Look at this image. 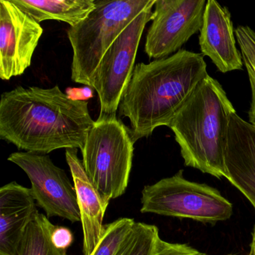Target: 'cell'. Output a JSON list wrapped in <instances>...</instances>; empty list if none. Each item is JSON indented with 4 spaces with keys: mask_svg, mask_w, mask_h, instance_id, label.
<instances>
[{
    "mask_svg": "<svg viewBox=\"0 0 255 255\" xmlns=\"http://www.w3.org/2000/svg\"><path fill=\"white\" fill-rule=\"evenodd\" d=\"M95 121L89 103L49 89L17 86L0 100V138L29 153L83 150Z\"/></svg>",
    "mask_w": 255,
    "mask_h": 255,
    "instance_id": "6da1fadb",
    "label": "cell"
},
{
    "mask_svg": "<svg viewBox=\"0 0 255 255\" xmlns=\"http://www.w3.org/2000/svg\"><path fill=\"white\" fill-rule=\"evenodd\" d=\"M209 75L204 56L186 50L135 65L119 105L135 143L168 127L199 83Z\"/></svg>",
    "mask_w": 255,
    "mask_h": 255,
    "instance_id": "7a4b0ae2",
    "label": "cell"
},
{
    "mask_svg": "<svg viewBox=\"0 0 255 255\" xmlns=\"http://www.w3.org/2000/svg\"><path fill=\"white\" fill-rule=\"evenodd\" d=\"M235 113L220 83L207 75L168 126L186 166L216 178L225 177L228 126Z\"/></svg>",
    "mask_w": 255,
    "mask_h": 255,
    "instance_id": "3957f363",
    "label": "cell"
},
{
    "mask_svg": "<svg viewBox=\"0 0 255 255\" xmlns=\"http://www.w3.org/2000/svg\"><path fill=\"white\" fill-rule=\"evenodd\" d=\"M154 0H95L85 20L67 31L73 50L71 79L92 87L103 56L122 31Z\"/></svg>",
    "mask_w": 255,
    "mask_h": 255,
    "instance_id": "277c9868",
    "label": "cell"
},
{
    "mask_svg": "<svg viewBox=\"0 0 255 255\" xmlns=\"http://www.w3.org/2000/svg\"><path fill=\"white\" fill-rule=\"evenodd\" d=\"M133 151L129 128L116 114L100 113L81 150L82 161L92 184L109 201L126 191Z\"/></svg>",
    "mask_w": 255,
    "mask_h": 255,
    "instance_id": "5b68a950",
    "label": "cell"
},
{
    "mask_svg": "<svg viewBox=\"0 0 255 255\" xmlns=\"http://www.w3.org/2000/svg\"><path fill=\"white\" fill-rule=\"evenodd\" d=\"M183 170L172 177L145 186L141 192L142 213L216 222L230 219L233 205L217 189L189 181Z\"/></svg>",
    "mask_w": 255,
    "mask_h": 255,
    "instance_id": "8992f818",
    "label": "cell"
},
{
    "mask_svg": "<svg viewBox=\"0 0 255 255\" xmlns=\"http://www.w3.org/2000/svg\"><path fill=\"white\" fill-rule=\"evenodd\" d=\"M156 0L141 11L117 37L100 62L92 80L101 114H116L130 81L144 28L152 20Z\"/></svg>",
    "mask_w": 255,
    "mask_h": 255,
    "instance_id": "52a82bcc",
    "label": "cell"
},
{
    "mask_svg": "<svg viewBox=\"0 0 255 255\" xmlns=\"http://www.w3.org/2000/svg\"><path fill=\"white\" fill-rule=\"evenodd\" d=\"M8 160L26 173L32 184V196L47 217L58 216L73 223L81 221L74 184L50 156L14 152L9 155Z\"/></svg>",
    "mask_w": 255,
    "mask_h": 255,
    "instance_id": "ba28073f",
    "label": "cell"
},
{
    "mask_svg": "<svg viewBox=\"0 0 255 255\" xmlns=\"http://www.w3.org/2000/svg\"><path fill=\"white\" fill-rule=\"evenodd\" d=\"M206 0H156L144 52L150 59L168 57L201 31Z\"/></svg>",
    "mask_w": 255,
    "mask_h": 255,
    "instance_id": "9c48e42d",
    "label": "cell"
},
{
    "mask_svg": "<svg viewBox=\"0 0 255 255\" xmlns=\"http://www.w3.org/2000/svg\"><path fill=\"white\" fill-rule=\"evenodd\" d=\"M43 32L42 26L11 1H0V78L24 74Z\"/></svg>",
    "mask_w": 255,
    "mask_h": 255,
    "instance_id": "30bf717a",
    "label": "cell"
},
{
    "mask_svg": "<svg viewBox=\"0 0 255 255\" xmlns=\"http://www.w3.org/2000/svg\"><path fill=\"white\" fill-rule=\"evenodd\" d=\"M200 32L201 53L208 56L221 73L243 69V57L237 48L235 31L227 7L216 0H207Z\"/></svg>",
    "mask_w": 255,
    "mask_h": 255,
    "instance_id": "8fae6325",
    "label": "cell"
},
{
    "mask_svg": "<svg viewBox=\"0 0 255 255\" xmlns=\"http://www.w3.org/2000/svg\"><path fill=\"white\" fill-rule=\"evenodd\" d=\"M228 179L255 209V128L237 115L230 118L225 151Z\"/></svg>",
    "mask_w": 255,
    "mask_h": 255,
    "instance_id": "7c38bea8",
    "label": "cell"
},
{
    "mask_svg": "<svg viewBox=\"0 0 255 255\" xmlns=\"http://www.w3.org/2000/svg\"><path fill=\"white\" fill-rule=\"evenodd\" d=\"M77 148L67 149L69 166L77 193L83 233V255H91L98 246L104 230V218L110 201L92 184Z\"/></svg>",
    "mask_w": 255,
    "mask_h": 255,
    "instance_id": "4fadbf2b",
    "label": "cell"
},
{
    "mask_svg": "<svg viewBox=\"0 0 255 255\" xmlns=\"http://www.w3.org/2000/svg\"><path fill=\"white\" fill-rule=\"evenodd\" d=\"M38 211L30 189L11 182L0 189V255H16L23 234Z\"/></svg>",
    "mask_w": 255,
    "mask_h": 255,
    "instance_id": "5bb4252c",
    "label": "cell"
},
{
    "mask_svg": "<svg viewBox=\"0 0 255 255\" xmlns=\"http://www.w3.org/2000/svg\"><path fill=\"white\" fill-rule=\"evenodd\" d=\"M37 23L64 22L74 27L95 9V0H11Z\"/></svg>",
    "mask_w": 255,
    "mask_h": 255,
    "instance_id": "9a60e30c",
    "label": "cell"
},
{
    "mask_svg": "<svg viewBox=\"0 0 255 255\" xmlns=\"http://www.w3.org/2000/svg\"><path fill=\"white\" fill-rule=\"evenodd\" d=\"M55 228L47 216L37 211L23 234L16 255H68L67 250L53 244L52 234Z\"/></svg>",
    "mask_w": 255,
    "mask_h": 255,
    "instance_id": "2e32d148",
    "label": "cell"
},
{
    "mask_svg": "<svg viewBox=\"0 0 255 255\" xmlns=\"http://www.w3.org/2000/svg\"><path fill=\"white\" fill-rule=\"evenodd\" d=\"M135 222L129 218H121L104 225L102 236L91 255H117L130 235Z\"/></svg>",
    "mask_w": 255,
    "mask_h": 255,
    "instance_id": "e0dca14e",
    "label": "cell"
},
{
    "mask_svg": "<svg viewBox=\"0 0 255 255\" xmlns=\"http://www.w3.org/2000/svg\"><path fill=\"white\" fill-rule=\"evenodd\" d=\"M159 239L157 227L135 222L130 235L117 255H153Z\"/></svg>",
    "mask_w": 255,
    "mask_h": 255,
    "instance_id": "ac0fdd59",
    "label": "cell"
},
{
    "mask_svg": "<svg viewBox=\"0 0 255 255\" xmlns=\"http://www.w3.org/2000/svg\"><path fill=\"white\" fill-rule=\"evenodd\" d=\"M235 35L252 89V101L248 116L249 123L255 128V32L249 26H238Z\"/></svg>",
    "mask_w": 255,
    "mask_h": 255,
    "instance_id": "d6986e66",
    "label": "cell"
},
{
    "mask_svg": "<svg viewBox=\"0 0 255 255\" xmlns=\"http://www.w3.org/2000/svg\"><path fill=\"white\" fill-rule=\"evenodd\" d=\"M153 255H207L186 244L171 243L159 239Z\"/></svg>",
    "mask_w": 255,
    "mask_h": 255,
    "instance_id": "ffe728a7",
    "label": "cell"
},
{
    "mask_svg": "<svg viewBox=\"0 0 255 255\" xmlns=\"http://www.w3.org/2000/svg\"><path fill=\"white\" fill-rule=\"evenodd\" d=\"M52 240L58 249L68 250V248L73 244L74 235L69 228L56 225L52 234Z\"/></svg>",
    "mask_w": 255,
    "mask_h": 255,
    "instance_id": "44dd1931",
    "label": "cell"
},
{
    "mask_svg": "<svg viewBox=\"0 0 255 255\" xmlns=\"http://www.w3.org/2000/svg\"><path fill=\"white\" fill-rule=\"evenodd\" d=\"M252 242L251 244V252L252 255H255V227L254 228L253 234H252Z\"/></svg>",
    "mask_w": 255,
    "mask_h": 255,
    "instance_id": "7402d4cb",
    "label": "cell"
},
{
    "mask_svg": "<svg viewBox=\"0 0 255 255\" xmlns=\"http://www.w3.org/2000/svg\"><path fill=\"white\" fill-rule=\"evenodd\" d=\"M249 255H252V254H251V253H250V254H249Z\"/></svg>",
    "mask_w": 255,
    "mask_h": 255,
    "instance_id": "603a6c76",
    "label": "cell"
}]
</instances>
